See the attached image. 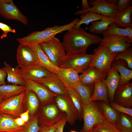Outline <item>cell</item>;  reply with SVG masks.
Returning <instances> with one entry per match:
<instances>
[{"mask_svg": "<svg viewBox=\"0 0 132 132\" xmlns=\"http://www.w3.org/2000/svg\"><path fill=\"white\" fill-rule=\"evenodd\" d=\"M102 38L87 33L80 27L77 29L73 27L65 33L62 43L66 54H74L86 52L91 45L100 44Z\"/></svg>", "mask_w": 132, "mask_h": 132, "instance_id": "cell-1", "label": "cell"}, {"mask_svg": "<svg viewBox=\"0 0 132 132\" xmlns=\"http://www.w3.org/2000/svg\"><path fill=\"white\" fill-rule=\"evenodd\" d=\"M79 20V19L76 18L67 24L61 26L55 25L46 28L42 31H34L25 37L17 38L16 39L20 44L31 46L41 43L47 42L51 40L57 34L71 29Z\"/></svg>", "mask_w": 132, "mask_h": 132, "instance_id": "cell-2", "label": "cell"}, {"mask_svg": "<svg viewBox=\"0 0 132 132\" xmlns=\"http://www.w3.org/2000/svg\"><path fill=\"white\" fill-rule=\"evenodd\" d=\"M93 51V57L89 66L96 67L106 77L117 53L111 52L101 43Z\"/></svg>", "mask_w": 132, "mask_h": 132, "instance_id": "cell-3", "label": "cell"}, {"mask_svg": "<svg viewBox=\"0 0 132 132\" xmlns=\"http://www.w3.org/2000/svg\"><path fill=\"white\" fill-rule=\"evenodd\" d=\"M93 55L86 52L66 54L60 61L59 68L73 69L78 73H82L89 67Z\"/></svg>", "mask_w": 132, "mask_h": 132, "instance_id": "cell-4", "label": "cell"}, {"mask_svg": "<svg viewBox=\"0 0 132 132\" xmlns=\"http://www.w3.org/2000/svg\"><path fill=\"white\" fill-rule=\"evenodd\" d=\"M84 125L80 132H88L96 125L105 120L99 107L95 101L82 105Z\"/></svg>", "mask_w": 132, "mask_h": 132, "instance_id": "cell-5", "label": "cell"}, {"mask_svg": "<svg viewBox=\"0 0 132 132\" xmlns=\"http://www.w3.org/2000/svg\"><path fill=\"white\" fill-rule=\"evenodd\" d=\"M39 44L51 62L59 67L60 61L66 55L62 43L55 37L48 42Z\"/></svg>", "mask_w": 132, "mask_h": 132, "instance_id": "cell-6", "label": "cell"}, {"mask_svg": "<svg viewBox=\"0 0 132 132\" xmlns=\"http://www.w3.org/2000/svg\"><path fill=\"white\" fill-rule=\"evenodd\" d=\"M41 112L38 114V122L40 126H49L53 125L59 121L65 115L59 109L54 101L44 105H42Z\"/></svg>", "mask_w": 132, "mask_h": 132, "instance_id": "cell-7", "label": "cell"}, {"mask_svg": "<svg viewBox=\"0 0 132 132\" xmlns=\"http://www.w3.org/2000/svg\"><path fill=\"white\" fill-rule=\"evenodd\" d=\"M26 90L20 94L3 100L0 103V113H6L15 118L20 117L22 113V103Z\"/></svg>", "mask_w": 132, "mask_h": 132, "instance_id": "cell-8", "label": "cell"}, {"mask_svg": "<svg viewBox=\"0 0 132 132\" xmlns=\"http://www.w3.org/2000/svg\"><path fill=\"white\" fill-rule=\"evenodd\" d=\"M16 56L18 66L21 68H26L39 63L35 51L32 46L27 45L19 44Z\"/></svg>", "mask_w": 132, "mask_h": 132, "instance_id": "cell-9", "label": "cell"}, {"mask_svg": "<svg viewBox=\"0 0 132 132\" xmlns=\"http://www.w3.org/2000/svg\"><path fill=\"white\" fill-rule=\"evenodd\" d=\"M54 101L59 109L65 114L67 122L69 125H74L76 121L79 119L77 110L68 95H56Z\"/></svg>", "mask_w": 132, "mask_h": 132, "instance_id": "cell-10", "label": "cell"}, {"mask_svg": "<svg viewBox=\"0 0 132 132\" xmlns=\"http://www.w3.org/2000/svg\"><path fill=\"white\" fill-rule=\"evenodd\" d=\"M88 3L91 7L85 10H81L77 11L75 13V14L81 15L86 12L91 11L103 16L114 18L118 13L116 5L109 4L106 0H90Z\"/></svg>", "mask_w": 132, "mask_h": 132, "instance_id": "cell-11", "label": "cell"}, {"mask_svg": "<svg viewBox=\"0 0 132 132\" xmlns=\"http://www.w3.org/2000/svg\"><path fill=\"white\" fill-rule=\"evenodd\" d=\"M132 42L127 37L110 35L103 36L100 43L111 52L117 53L131 47Z\"/></svg>", "mask_w": 132, "mask_h": 132, "instance_id": "cell-12", "label": "cell"}, {"mask_svg": "<svg viewBox=\"0 0 132 132\" xmlns=\"http://www.w3.org/2000/svg\"><path fill=\"white\" fill-rule=\"evenodd\" d=\"M0 15L5 19L17 20L28 25L27 17L20 12L12 0H0Z\"/></svg>", "mask_w": 132, "mask_h": 132, "instance_id": "cell-13", "label": "cell"}, {"mask_svg": "<svg viewBox=\"0 0 132 132\" xmlns=\"http://www.w3.org/2000/svg\"><path fill=\"white\" fill-rule=\"evenodd\" d=\"M26 89L33 92L41 103L44 105L54 101L56 95L41 84L37 81L25 80Z\"/></svg>", "mask_w": 132, "mask_h": 132, "instance_id": "cell-14", "label": "cell"}, {"mask_svg": "<svg viewBox=\"0 0 132 132\" xmlns=\"http://www.w3.org/2000/svg\"><path fill=\"white\" fill-rule=\"evenodd\" d=\"M19 71L21 76L25 81L38 82L52 74L38 63L26 68H20Z\"/></svg>", "mask_w": 132, "mask_h": 132, "instance_id": "cell-15", "label": "cell"}, {"mask_svg": "<svg viewBox=\"0 0 132 132\" xmlns=\"http://www.w3.org/2000/svg\"><path fill=\"white\" fill-rule=\"evenodd\" d=\"M124 107L132 108V82L118 86L114 96V101Z\"/></svg>", "mask_w": 132, "mask_h": 132, "instance_id": "cell-16", "label": "cell"}, {"mask_svg": "<svg viewBox=\"0 0 132 132\" xmlns=\"http://www.w3.org/2000/svg\"><path fill=\"white\" fill-rule=\"evenodd\" d=\"M56 95H68L65 86L55 74L38 82Z\"/></svg>", "mask_w": 132, "mask_h": 132, "instance_id": "cell-17", "label": "cell"}, {"mask_svg": "<svg viewBox=\"0 0 132 132\" xmlns=\"http://www.w3.org/2000/svg\"><path fill=\"white\" fill-rule=\"evenodd\" d=\"M55 75L65 86L74 88L80 83L78 73L70 68H60Z\"/></svg>", "mask_w": 132, "mask_h": 132, "instance_id": "cell-18", "label": "cell"}, {"mask_svg": "<svg viewBox=\"0 0 132 132\" xmlns=\"http://www.w3.org/2000/svg\"><path fill=\"white\" fill-rule=\"evenodd\" d=\"M107 76L104 81L107 88L108 99L110 103L114 101V94L118 86L120 76L118 71L111 66Z\"/></svg>", "mask_w": 132, "mask_h": 132, "instance_id": "cell-19", "label": "cell"}, {"mask_svg": "<svg viewBox=\"0 0 132 132\" xmlns=\"http://www.w3.org/2000/svg\"><path fill=\"white\" fill-rule=\"evenodd\" d=\"M79 77L80 83L87 85L94 84L95 82L106 77L97 68L91 66L79 75Z\"/></svg>", "mask_w": 132, "mask_h": 132, "instance_id": "cell-20", "label": "cell"}, {"mask_svg": "<svg viewBox=\"0 0 132 132\" xmlns=\"http://www.w3.org/2000/svg\"><path fill=\"white\" fill-rule=\"evenodd\" d=\"M111 66L120 74V79L118 86L125 84L130 82L132 79V70L127 67V64L124 61L114 59Z\"/></svg>", "mask_w": 132, "mask_h": 132, "instance_id": "cell-21", "label": "cell"}, {"mask_svg": "<svg viewBox=\"0 0 132 132\" xmlns=\"http://www.w3.org/2000/svg\"><path fill=\"white\" fill-rule=\"evenodd\" d=\"M4 67L1 69L6 73L7 82L13 85L25 86V81L22 78L19 72V67L17 66L15 68H13L5 61H4Z\"/></svg>", "mask_w": 132, "mask_h": 132, "instance_id": "cell-22", "label": "cell"}, {"mask_svg": "<svg viewBox=\"0 0 132 132\" xmlns=\"http://www.w3.org/2000/svg\"><path fill=\"white\" fill-rule=\"evenodd\" d=\"M103 101L110 104L107 88L104 79L100 80L94 83V88L90 101Z\"/></svg>", "mask_w": 132, "mask_h": 132, "instance_id": "cell-23", "label": "cell"}, {"mask_svg": "<svg viewBox=\"0 0 132 132\" xmlns=\"http://www.w3.org/2000/svg\"><path fill=\"white\" fill-rule=\"evenodd\" d=\"M11 115L0 113V132H17L23 129L15 123Z\"/></svg>", "mask_w": 132, "mask_h": 132, "instance_id": "cell-24", "label": "cell"}, {"mask_svg": "<svg viewBox=\"0 0 132 132\" xmlns=\"http://www.w3.org/2000/svg\"><path fill=\"white\" fill-rule=\"evenodd\" d=\"M132 6H131L124 11L117 13L114 19V23L117 27L125 28L132 27Z\"/></svg>", "mask_w": 132, "mask_h": 132, "instance_id": "cell-25", "label": "cell"}, {"mask_svg": "<svg viewBox=\"0 0 132 132\" xmlns=\"http://www.w3.org/2000/svg\"><path fill=\"white\" fill-rule=\"evenodd\" d=\"M32 46L37 54L39 63L52 74H56L60 68L55 66L51 62L48 56L43 51L40 44L35 45Z\"/></svg>", "mask_w": 132, "mask_h": 132, "instance_id": "cell-26", "label": "cell"}, {"mask_svg": "<svg viewBox=\"0 0 132 132\" xmlns=\"http://www.w3.org/2000/svg\"><path fill=\"white\" fill-rule=\"evenodd\" d=\"M113 22L114 18L103 16L101 20L92 22L88 30L92 33L102 34L107 30L109 25Z\"/></svg>", "mask_w": 132, "mask_h": 132, "instance_id": "cell-27", "label": "cell"}, {"mask_svg": "<svg viewBox=\"0 0 132 132\" xmlns=\"http://www.w3.org/2000/svg\"><path fill=\"white\" fill-rule=\"evenodd\" d=\"M98 106L104 119L114 125L120 113L112 108L109 104L103 101H100Z\"/></svg>", "mask_w": 132, "mask_h": 132, "instance_id": "cell-28", "label": "cell"}, {"mask_svg": "<svg viewBox=\"0 0 132 132\" xmlns=\"http://www.w3.org/2000/svg\"><path fill=\"white\" fill-rule=\"evenodd\" d=\"M26 90L25 86L13 84L0 86V95L3 99L18 95Z\"/></svg>", "mask_w": 132, "mask_h": 132, "instance_id": "cell-29", "label": "cell"}, {"mask_svg": "<svg viewBox=\"0 0 132 132\" xmlns=\"http://www.w3.org/2000/svg\"><path fill=\"white\" fill-rule=\"evenodd\" d=\"M65 86L68 95L77 110L79 120L81 121L82 119L83 108L82 101L80 96L75 88Z\"/></svg>", "mask_w": 132, "mask_h": 132, "instance_id": "cell-30", "label": "cell"}, {"mask_svg": "<svg viewBox=\"0 0 132 132\" xmlns=\"http://www.w3.org/2000/svg\"><path fill=\"white\" fill-rule=\"evenodd\" d=\"M114 125L122 132H132V116L125 113H120Z\"/></svg>", "mask_w": 132, "mask_h": 132, "instance_id": "cell-31", "label": "cell"}, {"mask_svg": "<svg viewBox=\"0 0 132 132\" xmlns=\"http://www.w3.org/2000/svg\"><path fill=\"white\" fill-rule=\"evenodd\" d=\"M74 88L77 91L80 96L82 105L87 104L90 101V99L93 91L94 84L87 85L80 83Z\"/></svg>", "mask_w": 132, "mask_h": 132, "instance_id": "cell-32", "label": "cell"}, {"mask_svg": "<svg viewBox=\"0 0 132 132\" xmlns=\"http://www.w3.org/2000/svg\"><path fill=\"white\" fill-rule=\"evenodd\" d=\"M102 35L103 36L110 35L125 36L132 41V27L121 28L117 26L113 22L109 25L107 30Z\"/></svg>", "mask_w": 132, "mask_h": 132, "instance_id": "cell-33", "label": "cell"}, {"mask_svg": "<svg viewBox=\"0 0 132 132\" xmlns=\"http://www.w3.org/2000/svg\"><path fill=\"white\" fill-rule=\"evenodd\" d=\"M25 97L29 113L33 115L36 112L39 108V99L33 92L26 89Z\"/></svg>", "mask_w": 132, "mask_h": 132, "instance_id": "cell-34", "label": "cell"}, {"mask_svg": "<svg viewBox=\"0 0 132 132\" xmlns=\"http://www.w3.org/2000/svg\"><path fill=\"white\" fill-rule=\"evenodd\" d=\"M103 16L102 15L96 14L92 12H86L81 15L80 16V20L73 27L77 29L83 24L87 25L90 22L100 20L101 19Z\"/></svg>", "mask_w": 132, "mask_h": 132, "instance_id": "cell-35", "label": "cell"}, {"mask_svg": "<svg viewBox=\"0 0 132 132\" xmlns=\"http://www.w3.org/2000/svg\"><path fill=\"white\" fill-rule=\"evenodd\" d=\"M114 59L121 60L126 63L127 68L132 70V48L129 47L117 53Z\"/></svg>", "mask_w": 132, "mask_h": 132, "instance_id": "cell-36", "label": "cell"}, {"mask_svg": "<svg viewBox=\"0 0 132 132\" xmlns=\"http://www.w3.org/2000/svg\"><path fill=\"white\" fill-rule=\"evenodd\" d=\"M94 127L98 132H121L114 125L105 119L103 122L95 125Z\"/></svg>", "mask_w": 132, "mask_h": 132, "instance_id": "cell-37", "label": "cell"}, {"mask_svg": "<svg viewBox=\"0 0 132 132\" xmlns=\"http://www.w3.org/2000/svg\"><path fill=\"white\" fill-rule=\"evenodd\" d=\"M40 127L37 114L23 127V130L24 132H38Z\"/></svg>", "mask_w": 132, "mask_h": 132, "instance_id": "cell-38", "label": "cell"}, {"mask_svg": "<svg viewBox=\"0 0 132 132\" xmlns=\"http://www.w3.org/2000/svg\"><path fill=\"white\" fill-rule=\"evenodd\" d=\"M110 106L120 113L127 114L132 116V108H127L120 105L114 101L110 103Z\"/></svg>", "mask_w": 132, "mask_h": 132, "instance_id": "cell-39", "label": "cell"}, {"mask_svg": "<svg viewBox=\"0 0 132 132\" xmlns=\"http://www.w3.org/2000/svg\"><path fill=\"white\" fill-rule=\"evenodd\" d=\"M131 0H118L116 5L118 13L121 12L131 6Z\"/></svg>", "mask_w": 132, "mask_h": 132, "instance_id": "cell-40", "label": "cell"}, {"mask_svg": "<svg viewBox=\"0 0 132 132\" xmlns=\"http://www.w3.org/2000/svg\"><path fill=\"white\" fill-rule=\"evenodd\" d=\"M0 29L3 32L0 37L1 39L7 37L9 33L11 32L14 33L16 32L15 29H12L11 27L7 25L0 22Z\"/></svg>", "mask_w": 132, "mask_h": 132, "instance_id": "cell-41", "label": "cell"}, {"mask_svg": "<svg viewBox=\"0 0 132 132\" xmlns=\"http://www.w3.org/2000/svg\"><path fill=\"white\" fill-rule=\"evenodd\" d=\"M63 117L53 125L40 127V129L38 132H55L57 127L62 121Z\"/></svg>", "mask_w": 132, "mask_h": 132, "instance_id": "cell-42", "label": "cell"}, {"mask_svg": "<svg viewBox=\"0 0 132 132\" xmlns=\"http://www.w3.org/2000/svg\"><path fill=\"white\" fill-rule=\"evenodd\" d=\"M66 122V118L65 115L62 121L59 125L55 132H63L64 127Z\"/></svg>", "mask_w": 132, "mask_h": 132, "instance_id": "cell-43", "label": "cell"}, {"mask_svg": "<svg viewBox=\"0 0 132 132\" xmlns=\"http://www.w3.org/2000/svg\"><path fill=\"white\" fill-rule=\"evenodd\" d=\"M7 75L6 73L4 71L0 69V86L6 84L5 80Z\"/></svg>", "mask_w": 132, "mask_h": 132, "instance_id": "cell-44", "label": "cell"}, {"mask_svg": "<svg viewBox=\"0 0 132 132\" xmlns=\"http://www.w3.org/2000/svg\"><path fill=\"white\" fill-rule=\"evenodd\" d=\"M29 110L28 109L24 112L21 113L20 115V117L26 123L29 120Z\"/></svg>", "mask_w": 132, "mask_h": 132, "instance_id": "cell-45", "label": "cell"}, {"mask_svg": "<svg viewBox=\"0 0 132 132\" xmlns=\"http://www.w3.org/2000/svg\"><path fill=\"white\" fill-rule=\"evenodd\" d=\"M19 117L14 119V120L15 123L18 126L20 127H22L26 123L20 117Z\"/></svg>", "mask_w": 132, "mask_h": 132, "instance_id": "cell-46", "label": "cell"}, {"mask_svg": "<svg viewBox=\"0 0 132 132\" xmlns=\"http://www.w3.org/2000/svg\"><path fill=\"white\" fill-rule=\"evenodd\" d=\"M82 9L81 10H84L89 8L90 7L87 0H82L81 2Z\"/></svg>", "mask_w": 132, "mask_h": 132, "instance_id": "cell-47", "label": "cell"}, {"mask_svg": "<svg viewBox=\"0 0 132 132\" xmlns=\"http://www.w3.org/2000/svg\"><path fill=\"white\" fill-rule=\"evenodd\" d=\"M106 1L110 4L116 5L118 2V0H108Z\"/></svg>", "mask_w": 132, "mask_h": 132, "instance_id": "cell-48", "label": "cell"}, {"mask_svg": "<svg viewBox=\"0 0 132 132\" xmlns=\"http://www.w3.org/2000/svg\"><path fill=\"white\" fill-rule=\"evenodd\" d=\"M88 132H98L94 127Z\"/></svg>", "mask_w": 132, "mask_h": 132, "instance_id": "cell-49", "label": "cell"}, {"mask_svg": "<svg viewBox=\"0 0 132 132\" xmlns=\"http://www.w3.org/2000/svg\"><path fill=\"white\" fill-rule=\"evenodd\" d=\"M3 97L1 95H0V103L3 100Z\"/></svg>", "mask_w": 132, "mask_h": 132, "instance_id": "cell-50", "label": "cell"}, {"mask_svg": "<svg viewBox=\"0 0 132 132\" xmlns=\"http://www.w3.org/2000/svg\"><path fill=\"white\" fill-rule=\"evenodd\" d=\"M17 132H24L23 130V129H22L20 130L19 131H18Z\"/></svg>", "mask_w": 132, "mask_h": 132, "instance_id": "cell-51", "label": "cell"}, {"mask_svg": "<svg viewBox=\"0 0 132 132\" xmlns=\"http://www.w3.org/2000/svg\"><path fill=\"white\" fill-rule=\"evenodd\" d=\"M70 132H77L76 131H70Z\"/></svg>", "mask_w": 132, "mask_h": 132, "instance_id": "cell-52", "label": "cell"}, {"mask_svg": "<svg viewBox=\"0 0 132 132\" xmlns=\"http://www.w3.org/2000/svg\"></svg>", "mask_w": 132, "mask_h": 132, "instance_id": "cell-53", "label": "cell"}]
</instances>
